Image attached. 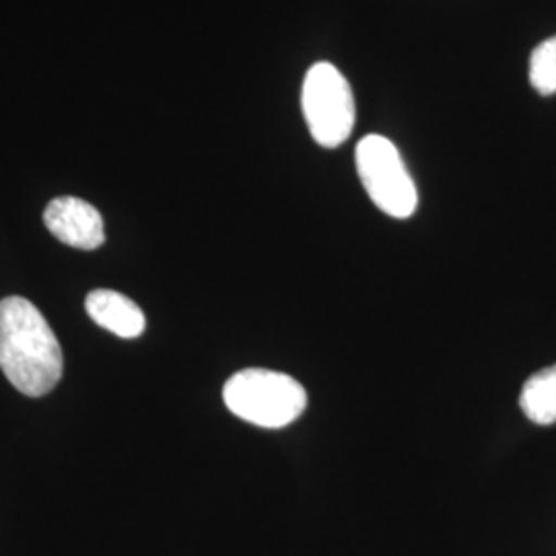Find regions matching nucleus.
<instances>
[{"instance_id":"5","label":"nucleus","mask_w":556,"mask_h":556,"mask_svg":"<svg viewBox=\"0 0 556 556\" xmlns=\"http://www.w3.org/2000/svg\"><path fill=\"white\" fill-rule=\"evenodd\" d=\"M43 223L54 238L77 250H98L105 241L100 211L75 197L52 200L43 211Z\"/></svg>"},{"instance_id":"7","label":"nucleus","mask_w":556,"mask_h":556,"mask_svg":"<svg viewBox=\"0 0 556 556\" xmlns=\"http://www.w3.org/2000/svg\"><path fill=\"white\" fill-rule=\"evenodd\" d=\"M519 406L523 415L536 425L556 422V365L534 374L523 383Z\"/></svg>"},{"instance_id":"8","label":"nucleus","mask_w":556,"mask_h":556,"mask_svg":"<svg viewBox=\"0 0 556 556\" xmlns=\"http://www.w3.org/2000/svg\"><path fill=\"white\" fill-rule=\"evenodd\" d=\"M530 83L540 96L556 93V36L542 41L532 52Z\"/></svg>"},{"instance_id":"1","label":"nucleus","mask_w":556,"mask_h":556,"mask_svg":"<svg viewBox=\"0 0 556 556\" xmlns=\"http://www.w3.org/2000/svg\"><path fill=\"white\" fill-rule=\"evenodd\" d=\"M0 369L13 388L31 397L46 396L62 378L59 338L27 299L0 301Z\"/></svg>"},{"instance_id":"2","label":"nucleus","mask_w":556,"mask_h":556,"mask_svg":"<svg viewBox=\"0 0 556 556\" xmlns=\"http://www.w3.org/2000/svg\"><path fill=\"white\" fill-rule=\"evenodd\" d=\"M225 406L236 417L264 429H282L295 422L305 406L303 386L270 369H243L223 388Z\"/></svg>"},{"instance_id":"3","label":"nucleus","mask_w":556,"mask_h":556,"mask_svg":"<svg viewBox=\"0 0 556 556\" xmlns=\"http://www.w3.org/2000/svg\"><path fill=\"white\" fill-rule=\"evenodd\" d=\"M303 116L314 140L334 149L351 137L355 126V98L349 80L330 62L314 64L303 80Z\"/></svg>"},{"instance_id":"4","label":"nucleus","mask_w":556,"mask_h":556,"mask_svg":"<svg viewBox=\"0 0 556 556\" xmlns=\"http://www.w3.org/2000/svg\"><path fill=\"white\" fill-rule=\"evenodd\" d=\"M358 178L379 211L408 219L418 206L417 186L392 140L369 135L357 144Z\"/></svg>"},{"instance_id":"6","label":"nucleus","mask_w":556,"mask_h":556,"mask_svg":"<svg viewBox=\"0 0 556 556\" xmlns=\"http://www.w3.org/2000/svg\"><path fill=\"white\" fill-rule=\"evenodd\" d=\"M85 309L98 326L119 338H139L147 326L139 305L118 291H91L85 299Z\"/></svg>"}]
</instances>
